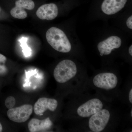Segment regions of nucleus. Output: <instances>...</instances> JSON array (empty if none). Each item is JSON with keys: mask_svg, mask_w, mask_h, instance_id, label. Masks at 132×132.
I'll return each mask as SVG.
<instances>
[{"mask_svg": "<svg viewBox=\"0 0 132 132\" xmlns=\"http://www.w3.org/2000/svg\"><path fill=\"white\" fill-rule=\"evenodd\" d=\"M16 101L14 97L10 96L6 99L5 105L7 108L10 109L13 108L15 105Z\"/></svg>", "mask_w": 132, "mask_h": 132, "instance_id": "nucleus-14", "label": "nucleus"}, {"mask_svg": "<svg viewBox=\"0 0 132 132\" xmlns=\"http://www.w3.org/2000/svg\"><path fill=\"white\" fill-rule=\"evenodd\" d=\"M93 82L94 86L98 88L111 90L115 88L117 86L118 78L112 73H101L95 76Z\"/></svg>", "mask_w": 132, "mask_h": 132, "instance_id": "nucleus-6", "label": "nucleus"}, {"mask_svg": "<svg viewBox=\"0 0 132 132\" xmlns=\"http://www.w3.org/2000/svg\"><path fill=\"white\" fill-rule=\"evenodd\" d=\"M110 118L109 111L106 109H101L90 118L88 122L90 129L93 132H101L106 127Z\"/></svg>", "mask_w": 132, "mask_h": 132, "instance_id": "nucleus-5", "label": "nucleus"}, {"mask_svg": "<svg viewBox=\"0 0 132 132\" xmlns=\"http://www.w3.org/2000/svg\"><path fill=\"white\" fill-rule=\"evenodd\" d=\"M3 128L2 125L1 123H0V132L2 131Z\"/></svg>", "mask_w": 132, "mask_h": 132, "instance_id": "nucleus-20", "label": "nucleus"}, {"mask_svg": "<svg viewBox=\"0 0 132 132\" xmlns=\"http://www.w3.org/2000/svg\"><path fill=\"white\" fill-rule=\"evenodd\" d=\"M128 0H104L98 12L100 17L108 18L115 16L125 7Z\"/></svg>", "mask_w": 132, "mask_h": 132, "instance_id": "nucleus-4", "label": "nucleus"}, {"mask_svg": "<svg viewBox=\"0 0 132 132\" xmlns=\"http://www.w3.org/2000/svg\"><path fill=\"white\" fill-rule=\"evenodd\" d=\"M103 107V104L100 100L92 99L79 107L77 109V113L82 118H87L101 110Z\"/></svg>", "mask_w": 132, "mask_h": 132, "instance_id": "nucleus-8", "label": "nucleus"}, {"mask_svg": "<svg viewBox=\"0 0 132 132\" xmlns=\"http://www.w3.org/2000/svg\"><path fill=\"white\" fill-rule=\"evenodd\" d=\"M129 100L130 103L132 104V89L131 88L129 94Z\"/></svg>", "mask_w": 132, "mask_h": 132, "instance_id": "nucleus-18", "label": "nucleus"}, {"mask_svg": "<svg viewBox=\"0 0 132 132\" xmlns=\"http://www.w3.org/2000/svg\"><path fill=\"white\" fill-rule=\"evenodd\" d=\"M125 27L128 30L132 31V15L130 14L128 15L125 20Z\"/></svg>", "mask_w": 132, "mask_h": 132, "instance_id": "nucleus-15", "label": "nucleus"}, {"mask_svg": "<svg viewBox=\"0 0 132 132\" xmlns=\"http://www.w3.org/2000/svg\"><path fill=\"white\" fill-rule=\"evenodd\" d=\"M7 59L4 55L0 54V64H5Z\"/></svg>", "mask_w": 132, "mask_h": 132, "instance_id": "nucleus-17", "label": "nucleus"}, {"mask_svg": "<svg viewBox=\"0 0 132 132\" xmlns=\"http://www.w3.org/2000/svg\"><path fill=\"white\" fill-rule=\"evenodd\" d=\"M97 43V50L100 55L103 56L109 55L114 51L120 49L126 40L122 33L114 31L106 34Z\"/></svg>", "mask_w": 132, "mask_h": 132, "instance_id": "nucleus-2", "label": "nucleus"}, {"mask_svg": "<svg viewBox=\"0 0 132 132\" xmlns=\"http://www.w3.org/2000/svg\"><path fill=\"white\" fill-rule=\"evenodd\" d=\"M27 39L26 38H22L20 40V42L21 43V46L23 48V52L26 57L30 56L31 54V49L28 47L27 45Z\"/></svg>", "mask_w": 132, "mask_h": 132, "instance_id": "nucleus-13", "label": "nucleus"}, {"mask_svg": "<svg viewBox=\"0 0 132 132\" xmlns=\"http://www.w3.org/2000/svg\"><path fill=\"white\" fill-rule=\"evenodd\" d=\"M7 72V68L4 64H0V75H5Z\"/></svg>", "mask_w": 132, "mask_h": 132, "instance_id": "nucleus-16", "label": "nucleus"}, {"mask_svg": "<svg viewBox=\"0 0 132 132\" xmlns=\"http://www.w3.org/2000/svg\"><path fill=\"white\" fill-rule=\"evenodd\" d=\"M46 36L48 43L54 49L65 53L71 52L74 45L80 43L78 38L70 39L63 30L56 27L50 28Z\"/></svg>", "mask_w": 132, "mask_h": 132, "instance_id": "nucleus-1", "label": "nucleus"}, {"mask_svg": "<svg viewBox=\"0 0 132 132\" xmlns=\"http://www.w3.org/2000/svg\"><path fill=\"white\" fill-rule=\"evenodd\" d=\"M58 105V101L55 99L43 97L38 99L36 102L34 110L36 115H42L47 110L54 112L56 110Z\"/></svg>", "mask_w": 132, "mask_h": 132, "instance_id": "nucleus-10", "label": "nucleus"}, {"mask_svg": "<svg viewBox=\"0 0 132 132\" xmlns=\"http://www.w3.org/2000/svg\"><path fill=\"white\" fill-rule=\"evenodd\" d=\"M131 116L132 117V110L131 111Z\"/></svg>", "mask_w": 132, "mask_h": 132, "instance_id": "nucleus-21", "label": "nucleus"}, {"mask_svg": "<svg viewBox=\"0 0 132 132\" xmlns=\"http://www.w3.org/2000/svg\"><path fill=\"white\" fill-rule=\"evenodd\" d=\"M77 72L78 67L75 62L71 60H64L55 67L54 76L57 82L64 83L74 78Z\"/></svg>", "mask_w": 132, "mask_h": 132, "instance_id": "nucleus-3", "label": "nucleus"}, {"mask_svg": "<svg viewBox=\"0 0 132 132\" xmlns=\"http://www.w3.org/2000/svg\"><path fill=\"white\" fill-rule=\"evenodd\" d=\"M128 53H129V54L131 56H132V45H131L128 48Z\"/></svg>", "mask_w": 132, "mask_h": 132, "instance_id": "nucleus-19", "label": "nucleus"}, {"mask_svg": "<svg viewBox=\"0 0 132 132\" xmlns=\"http://www.w3.org/2000/svg\"><path fill=\"white\" fill-rule=\"evenodd\" d=\"M15 5L10 11V14L13 17L19 19H25L27 16L25 9L32 10L35 6L34 2L32 0H17Z\"/></svg>", "mask_w": 132, "mask_h": 132, "instance_id": "nucleus-9", "label": "nucleus"}, {"mask_svg": "<svg viewBox=\"0 0 132 132\" xmlns=\"http://www.w3.org/2000/svg\"><path fill=\"white\" fill-rule=\"evenodd\" d=\"M53 123L49 118L40 120L33 118L29 122V130L31 132H45L51 129Z\"/></svg>", "mask_w": 132, "mask_h": 132, "instance_id": "nucleus-12", "label": "nucleus"}, {"mask_svg": "<svg viewBox=\"0 0 132 132\" xmlns=\"http://www.w3.org/2000/svg\"><path fill=\"white\" fill-rule=\"evenodd\" d=\"M32 106L25 104L20 107L9 109L7 112V115L10 120L16 123L26 122L30 118L32 113Z\"/></svg>", "mask_w": 132, "mask_h": 132, "instance_id": "nucleus-7", "label": "nucleus"}, {"mask_svg": "<svg viewBox=\"0 0 132 132\" xmlns=\"http://www.w3.org/2000/svg\"><path fill=\"white\" fill-rule=\"evenodd\" d=\"M59 9L56 4L54 3L44 4L39 8L36 14L39 19L50 21L55 19L58 16Z\"/></svg>", "mask_w": 132, "mask_h": 132, "instance_id": "nucleus-11", "label": "nucleus"}]
</instances>
